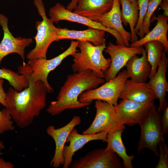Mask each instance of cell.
<instances>
[{
  "mask_svg": "<svg viewBox=\"0 0 168 168\" xmlns=\"http://www.w3.org/2000/svg\"><path fill=\"white\" fill-rule=\"evenodd\" d=\"M17 72L27 76L29 85L21 91L10 87L6 92V108L18 127L23 128L31 124L45 107L49 92L41 81L31 79L30 67L27 63L25 62L22 65L18 66Z\"/></svg>",
  "mask_w": 168,
  "mask_h": 168,
  "instance_id": "obj_1",
  "label": "cell"
},
{
  "mask_svg": "<svg viewBox=\"0 0 168 168\" xmlns=\"http://www.w3.org/2000/svg\"><path fill=\"white\" fill-rule=\"evenodd\" d=\"M104 78L96 77L90 70L69 74L61 87L56 100L51 101L46 111L51 116L59 114L68 109L83 108L90 103H82L79 96L85 91L94 89L105 82Z\"/></svg>",
  "mask_w": 168,
  "mask_h": 168,
  "instance_id": "obj_2",
  "label": "cell"
},
{
  "mask_svg": "<svg viewBox=\"0 0 168 168\" xmlns=\"http://www.w3.org/2000/svg\"><path fill=\"white\" fill-rule=\"evenodd\" d=\"M106 44L95 46L87 42H80L77 47L80 51L77 52L72 56L73 62L71 67L74 72H80L90 70L96 77L104 78L105 74L110 67V58H105L103 51Z\"/></svg>",
  "mask_w": 168,
  "mask_h": 168,
  "instance_id": "obj_3",
  "label": "cell"
},
{
  "mask_svg": "<svg viewBox=\"0 0 168 168\" xmlns=\"http://www.w3.org/2000/svg\"><path fill=\"white\" fill-rule=\"evenodd\" d=\"M33 3L42 20L36 22L35 26L37 33L34 37L35 46L27 54L26 58L29 60L46 58L49 47L56 40L57 28L54 26L51 19L47 17L42 0H34Z\"/></svg>",
  "mask_w": 168,
  "mask_h": 168,
  "instance_id": "obj_4",
  "label": "cell"
},
{
  "mask_svg": "<svg viewBox=\"0 0 168 168\" xmlns=\"http://www.w3.org/2000/svg\"><path fill=\"white\" fill-rule=\"evenodd\" d=\"M161 119L160 114L157 112L154 103L139 124L141 130L137 145L138 153L143 149L148 148L159 157L158 146L160 142L165 141Z\"/></svg>",
  "mask_w": 168,
  "mask_h": 168,
  "instance_id": "obj_5",
  "label": "cell"
},
{
  "mask_svg": "<svg viewBox=\"0 0 168 168\" xmlns=\"http://www.w3.org/2000/svg\"><path fill=\"white\" fill-rule=\"evenodd\" d=\"M128 79L126 69L119 72L114 78L96 88L82 93L78 101L82 103L91 104L94 100L105 101L116 106L125 81Z\"/></svg>",
  "mask_w": 168,
  "mask_h": 168,
  "instance_id": "obj_6",
  "label": "cell"
},
{
  "mask_svg": "<svg viewBox=\"0 0 168 168\" xmlns=\"http://www.w3.org/2000/svg\"><path fill=\"white\" fill-rule=\"evenodd\" d=\"M80 42L72 40L68 48L63 53L56 57L50 59L44 58L29 60L27 63L30 68V76L34 81H41L47 88L49 93L54 91L48 81L49 73L60 65L63 60L70 55L78 51L77 48Z\"/></svg>",
  "mask_w": 168,
  "mask_h": 168,
  "instance_id": "obj_7",
  "label": "cell"
},
{
  "mask_svg": "<svg viewBox=\"0 0 168 168\" xmlns=\"http://www.w3.org/2000/svg\"><path fill=\"white\" fill-rule=\"evenodd\" d=\"M95 107L96 110L95 118L90 126L82 134L91 135L101 132L108 134L119 128H125L124 125L120 126L118 124L114 105L96 100Z\"/></svg>",
  "mask_w": 168,
  "mask_h": 168,
  "instance_id": "obj_8",
  "label": "cell"
},
{
  "mask_svg": "<svg viewBox=\"0 0 168 168\" xmlns=\"http://www.w3.org/2000/svg\"><path fill=\"white\" fill-rule=\"evenodd\" d=\"M71 168H123L120 158L106 147L93 150L72 162Z\"/></svg>",
  "mask_w": 168,
  "mask_h": 168,
  "instance_id": "obj_9",
  "label": "cell"
},
{
  "mask_svg": "<svg viewBox=\"0 0 168 168\" xmlns=\"http://www.w3.org/2000/svg\"><path fill=\"white\" fill-rule=\"evenodd\" d=\"M144 49L142 46H127L109 42L104 50L110 56L111 60L110 66L105 74V81L115 78L128 61L135 55H142Z\"/></svg>",
  "mask_w": 168,
  "mask_h": 168,
  "instance_id": "obj_10",
  "label": "cell"
},
{
  "mask_svg": "<svg viewBox=\"0 0 168 168\" xmlns=\"http://www.w3.org/2000/svg\"><path fill=\"white\" fill-rule=\"evenodd\" d=\"M50 19L54 23H58L60 21L65 20L83 24L88 28L103 30L113 35L116 39V44L125 45L123 37L117 31L108 28L100 23L86 17L68 10L59 3H56L49 10Z\"/></svg>",
  "mask_w": 168,
  "mask_h": 168,
  "instance_id": "obj_11",
  "label": "cell"
},
{
  "mask_svg": "<svg viewBox=\"0 0 168 168\" xmlns=\"http://www.w3.org/2000/svg\"><path fill=\"white\" fill-rule=\"evenodd\" d=\"M154 103V101L140 103L122 100L114 106L118 124L129 126L139 124Z\"/></svg>",
  "mask_w": 168,
  "mask_h": 168,
  "instance_id": "obj_12",
  "label": "cell"
},
{
  "mask_svg": "<svg viewBox=\"0 0 168 168\" xmlns=\"http://www.w3.org/2000/svg\"><path fill=\"white\" fill-rule=\"evenodd\" d=\"M8 19L2 14H0V25L3 32L2 39L0 43V64L3 59L8 54L16 53L25 62V49L32 43L31 38L15 37L8 27Z\"/></svg>",
  "mask_w": 168,
  "mask_h": 168,
  "instance_id": "obj_13",
  "label": "cell"
},
{
  "mask_svg": "<svg viewBox=\"0 0 168 168\" xmlns=\"http://www.w3.org/2000/svg\"><path fill=\"white\" fill-rule=\"evenodd\" d=\"M81 122L80 117L75 115L68 124L63 127L55 128L54 126L51 125L47 128V134L53 138L55 145L54 154L50 162L51 167L58 168L61 165H63V150L68 136L75 126L80 124Z\"/></svg>",
  "mask_w": 168,
  "mask_h": 168,
  "instance_id": "obj_14",
  "label": "cell"
},
{
  "mask_svg": "<svg viewBox=\"0 0 168 168\" xmlns=\"http://www.w3.org/2000/svg\"><path fill=\"white\" fill-rule=\"evenodd\" d=\"M107 133L101 132L95 134L87 135L80 134L74 128L69 133L63 150L64 163L63 168H68L72 162V158L75 152L81 149L89 142L94 140H101L105 142L107 141Z\"/></svg>",
  "mask_w": 168,
  "mask_h": 168,
  "instance_id": "obj_15",
  "label": "cell"
},
{
  "mask_svg": "<svg viewBox=\"0 0 168 168\" xmlns=\"http://www.w3.org/2000/svg\"><path fill=\"white\" fill-rule=\"evenodd\" d=\"M168 65V58L164 50L156 72L149 79L150 81L148 82L152 88L156 99L159 100V105L157 109L159 114L168 106L166 99V93L168 91V83L166 76Z\"/></svg>",
  "mask_w": 168,
  "mask_h": 168,
  "instance_id": "obj_16",
  "label": "cell"
},
{
  "mask_svg": "<svg viewBox=\"0 0 168 168\" xmlns=\"http://www.w3.org/2000/svg\"><path fill=\"white\" fill-rule=\"evenodd\" d=\"M120 4L119 0H113L112 7L110 11L91 20L108 28L117 31L123 37L125 45L129 46L131 39V33L127 31L123 26Z\"/></svg>",
  "mask_w": 168,
  "mask_h": 168,
  "instance_id": "obj_17",
  "label": "cell"
},
{
  "mask_svg": "<svg viewBox=\"0 0 168 168\" xmlns=\"http://www.w3.org/2000/svg\"><path fill=\"white\" fill-rule=\"evenodd\" d=\"M119 98L138 103L154 101V91L148 83L138 82L127 79L125 82Z\"/></svg>",
  "mask_w": 168,
  "mask_h": 168,
  "instance_id": "obj_18",
  "label": "cell"
},
{
  "mask_svg": "<svg viewBox=\"0 0 168 168\" xmlns=\"http://www.w3.org/2000/svg\"><path fill=\"white\" fill-rule=\"evenodd\" d=\"M105 32L103 30L91 28L77 30L58 27L56 41L62 39L74 40L80 42H90L95 46H100L105 44Z\"/></svg>",
  "mask_w": 168,
  "mask_h": 168,
  "instance_id": "obj_19",
  "label": "cell"
},
{
  "mask_svg": "<svg viewBox=\"0 0 168 168\" xmlns=\"http://www.w3.org/2000/svg\"><path fill=\"white\" fill-rule=\"evenodd\" d=\"M128 78L138 82H146L151 73V66L148 61L146 50L144 49L142 56L132 57L125 65Z\"/></svg>",
  "mask_w": 168,
  "mask_h": 168,
  "instance_id": "obj_20",
  "label": "cell"
},
{
  "mask_svg": "<svg viewBox=\"0 0 168 168\" xmlns=\"http://www.w3.org/2000/svg\"><path fill=\"white\" fill-rule=\"evenodd\" d=\"M154 19L156 20L157 22L153 29L139 40L131 43L129 46L140 47L142 46L145 43L149 41H159L163 44L164 47V51L167 54L168 52V40L167 38L168 17L161 14L158 15L157 17H154Z\"/></svg>",
  "mask_w": 168,
  "mask_h": 168,
  "instance_id": "obj_21",
  "label": "cell"
},
{
  "mask_svg": "<svg viewBox=\"0 0 168 168\" xmlns=\"http://www.w3.org/2000/svg\"><path fill=\"white\" fill-rule=\"evenodd\" d=\"M113 0H80L73 12L91 19L110 10Z\"/></svg>",
  "mask_w": 168,
  "mask_h": 168,
  "instance_id": "obj_22",
  "label": "cell"
},
{
  "mask_svg": "<svg viewBox=\"0 0 168 168\" xmlns=\"http://www.w3.org/2000/svg\"><path fill=\"white\" fill-rule=\"evenodd\" d=\"M125 128H119L107 134L106 147L116 153L122 159L124 167L133 168L132 161L135 156L128 155L122 140V134Z\"/></svg>",
  "mask_w": 168,
  "mask_h": 168,
  "instance_id": "obj_23",
  "label": "cell"
},
{
  "mask_svg": "<svg viewBox=\"0 0 168 168\" xmlns=\"http://www.w3.org/2000/svg\"><path fill=\"white\" fill-rule=\"evenodd\" d=\"M122 7L121 20L124 26L129 24L131 30V42L133 43L138 40L134 31V28L138 18V9L137 1L119 0Z\"/></svg>",
  "mask_w": 168,
  "mask_h": 168,
  "instance_id": "obj_24",
  "label": "cell"
},
{
  "mask_svg": "<svg viewBox=\"0 0 168 168\" xmlns=\"http://www.w3.org/2000/svg\"><path fill=\"white\" fill-rule=\"evenodd\" d=\"M143 45L147 52L148 62L151 66V71L149 79L156 72L161 62L164 47L163 44L157 41H152L145 43Z\"/></svg>",
  "mask_w": 168,
  "mask_h": 168,
  "instance_id": "obj_25",
  "label": "cell"
},
{
  "mask_svg": "<svg viewBox=\"0 0 168 168\" xmlns=\"http://www.w3.org/2000/svg\"><path fill=\"white\" fill-rule=\"evenodd\" d=\"M0 78L5 79L9 84L18 91H21L27 87L29 82L27 76L19 74L7 68H0Z\"/></svg>",
  "mask_w": 168,
  "mask_h": 168,
  "instance_id": "obj_26",
  "label": "cell"
},
{
  "mask_svg": "<svg viewBox=\"0 0 168 168\" xmlns=\"http://www.w3.org/2000/svg\"><path fill=\"white\" fill-rule=\"evenodd\" d=\"M163 0H149L147 9L144 18L141 30L137 34L140 37L142 38L150 31L151 17L156 10L157 8Z\"/></svg>",
  "mask_w": 168,
  "mask_h": 168,
  "instance_id": "obj_27",
  "label": "cell"
},
{
  "mask_svg": "<svg viewBox=\"0 0 168 168\" xmlns=\"http://www.w3.org/2000/svg\"><path fill=\"white\" fill-rule=\"evenodd\" d=\"M13 121L10 113L6 108L0 110V134L14 130Z\"/></svg>",
  "mask_w": 168,
  "mask_h": 168,
  "instance_id": "obj_28",
  "label": "cell"
},
{
  "mask_svg": "<svg viewBox=\"0 0 168 168\" xmlns=\"http://www.w3.org/2000/svg\"><path fill=\"white\" fill-rule=\"evenodd\" d=\"M149 0H138V18L137 23L134 28L135 33L137 35L142 28L144 18L146 14Z\"/></svg>",
  "mask_w": 168,
  "mask_h": 168,
  "instance_id": "obj_29",
  "label": "cell"
},
{
  "mask_svg": "<svg viewBox=\"0 0 168 168\" xmlns=\"http://www.w3.org/2000/svg\"><path fill=\"white\" fill-rule=\"evenodd\" d=\"M159 147V159L156 168H168V148L165 141L161 142L158 145Z\"/></svg>",
  "mask_w": 168,
  "mask_h": 168,
  "instance_id": "obj_30",
  "label": "cell"
},
{
  "mask_svg": "<svg viewBox=\"0 0 168 168\" xmlns=\"http://www.w3.org/2000/svg\"><path fill=\"white\" fill-rule=\"evenodd\" d=\"M163 113L161 116V124L162 131L164 136L168 133V107L167 106L163 110Z\"/></svg>",
  "mask_w": 168,
  "mask_h": 168,
  "instance_id": "obj_31",
  "label": "cell"
},
{
  "mask_svg": "<svg viewBox=\"0 0 168 168\" xmlns=\"http://www.w3.org/2000/svg\"><path fill=\"white\" fill-rule=\"evenodd\" d=\"M4 82V80L0 78V103L6 108L7 105L5 100L6 92L3 87Z\"/></svg>",
  "mask_w": 168,
  "mask_h": 168,
  "instance_id": "obj_32",
  "label": "cell"
},
{
  "mask_svg": "<svg viewBox=\"0 0 168 168\" xmlns=\"http://www.w3.org/2000/svg\"><path fill=\"white\" fill-rule=\"evenodd\" d=\"M14 165L10 161H6L3 158L0 157V168H14Z\"/></svg>",
  "mask_w": 168,
  "mask_h": 168,
  "instance_id": "obj_33",
  "label": "cell"
},
{
  "mask_svg": "<svg viewBox=\"0 0 168 168\" xmlns=\"http://www.w3.org/2000/svg\"><path fill=\"white\" fill-rule=\"evenodd\" d=\"M159 5L164 11L163 14L166 16L168 17V0H163Z\"/></svg>",
  "mask_w": 168,
  "mask_h": 168,
  "instance_id": "obj_34",
  "label": "cell"
},
{
  "mask_svg": "<svg viewBox=\"0 0 168 168\" xmlns=\"http://www.w3.org/2000/svg\"><path fill=\"white\" fill-rule=\"evenodd\" d=\"M80 0H71L70 2L66 8L70 11H73L76 7L78 2Z\"/></svg>",
  "mask_w": 168,
  "mask_h": 168,
  "instance_id": "obj_35",
  "label": "cell"
},
{
  "mask_svg": "<svg viewBox=\"0 0 168 168\" xmlns=\"http://www.w3.org/2000/svg\"><path fill=\"white\" fill-rule=\"evenodd\" d=\"M5 148V146L4 142L0 139V153Z\"/></svg>",
  "mask_w": 168,
  "mask_h": 168,
  "instance_id": "obj_36",
  "label": "cell"
},
{
  "mask_svg": "<svg viewBox=\"0 0 168 168\" xmlns=\"http://www.w3.org/2000/svg\"><path fill=\"white\" fill-rule=\"evenodd\" d=\"M130 0V1H132V0H137V1H138V0Z\"/></svg>",
  "mask_w": 168,
  "mask_h": 168,
  "instance_id": "obj_37",
  "label": "cell"
}]
</instances>
